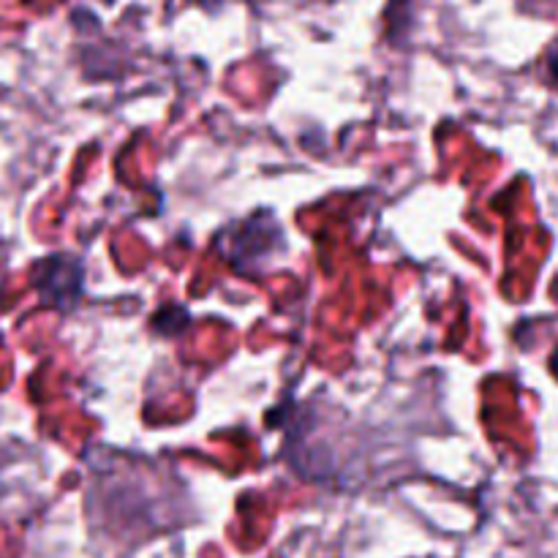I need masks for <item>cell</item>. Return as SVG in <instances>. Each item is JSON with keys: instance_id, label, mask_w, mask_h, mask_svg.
I'll return each mask as SVG.
<instances>
[{"instance_id": "2", "label": "cell", "mask_w": 558, "mask_h": 558, "mask_svg": "<svg viewBox=\"0 0 558 558\" xmlns=\"http://www.w3.org/2000/svg\"><path fill=\"white\" fill-rule=\"evenodd\" d=\"M550 371H554V376L558 379V349L554 352V357H550Z\"/></svg>"}, {"instance_id": "1", "label": "cell", "mask_w": 558, "mask_h": 558, "mask_svg": "<svg viewBox=\"0 0 558 558\" xmlns=\"http://www.w3.org/2000/svg\"><path fill=\"white\" fill-rule=\"evenodd\" d=\"M545 65H548V76L558 85V41L548 49V58H545Z\"/></svg>"}]
</instances>
